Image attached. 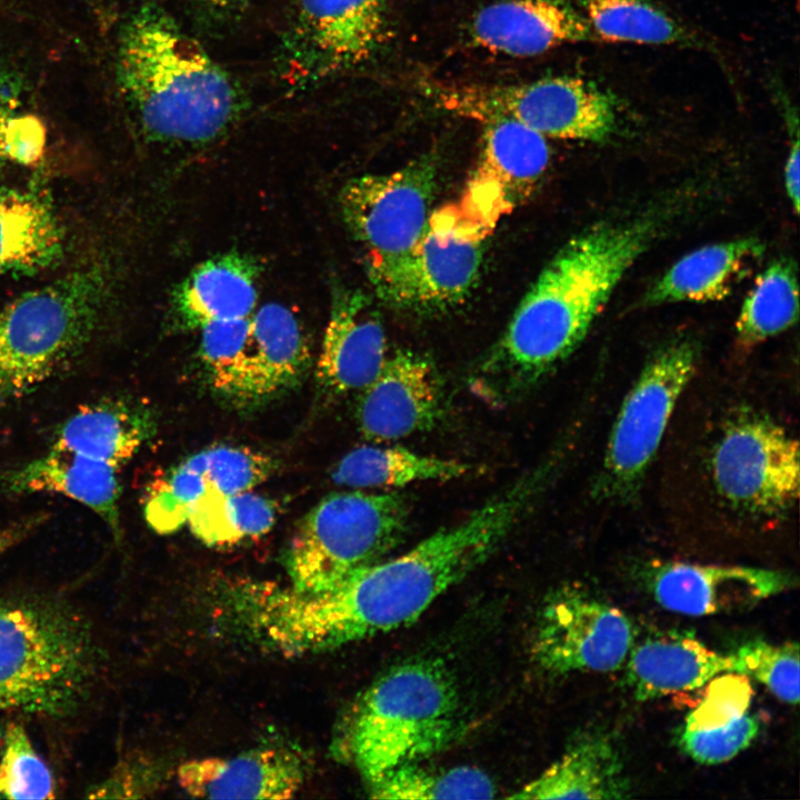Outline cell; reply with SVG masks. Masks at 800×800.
Returning a JSON list of instances; mask_svg holds the SVG:
<instances>
[{
    "instance_id": "cell-1",
    "label": "cell",
    "mask_w": 800,
    "mask_h": 800,
    "mask_svg": "<svg viewBox=\"0 0 800 800\" xmlns=\"http://www.w3.org/2000/svg\"><path fill=\"white\" fill-rule=\"evenodd\" d=\"M552 473L543 461L460 522L320 591L237 578L222 598L227 629L260 649L292 657L404 627L498 550L538 501Z\"/></svg>"
},
{
    "instance_id": "cell-2",
    "label": "cell",
    "mask_w": 800,
    "mask_h": 800,
    "mask_svg": "<svg viewBox=\"0 0 800 800\" xmlns=\"http://www.w3.org/2000/svg\"><path fill=\"white\" fill-rule=\"evenodd\" d=\"M661 227L658 214H646L602 222L569 240L542 269L473 373L472 390L494 403L531 390L583 341Z\"/></svg>"
},
{
    "instance_id": "cell-3",
    "label": "cell",
    "mask_w": 800,
    "mask_h": 800,
    "mask_svg": "<svg viewBox=\"0 0 800 800\" xmlns=\"http://www.w3.org/2000/svg\"><path fill=\"white\" fill-rule=\"evenodd\" d=\"M117 82L151 141L206 144L240 116L231 77L156 3L141 6L121 30Z\"/></svg>"
},
{
    "instance_id": "cell-4",
    "label": "cell",
    "mask_w": 800,
    "mask_h": 800,
    "mask_svg": "<svg viewBox=\"0 0 800 800\" xmlns=\"http://www.w3.org/2000/svg\"><path fill=\"white\" fill-rule=\"evenodd\" d=\"M461 729L460 694L450 671L436 659H412L366 689L342 743L369 788L388 772L442 751Z\"/></svg>"
},
{
    "instance_id": "cell-5",
    "label": "cell",
    "mask_w": 800,
    "mask_h": 800,
    "mask_svg": "<svg viewBox=\"0 0 800 800\" xmlns=\"http://www.w3.org/2000/svg\"><path fill=\"white\" fill-rule=\"evenodd\" d=\"M112 279L106 259L90 260L0 309V406L34 391L89 343Z\"/></svg>"
},
{
    "instance_id": "cell-6",
    "label": "cell",
    "mask_w": 800,
    "mask_h": 800,
    "mask_svg": "<svg viewBox=\"0 0 800 800\" xmlns=\"http://www.w3.org/2000/svg\"><path fill=\"white\" fill-rule=\"evenodd\" d=\"M97 667L91 631L70 608L0 599V712L70 713L89 692Z\"/></svg>"
},
{
    "instance_id": "cell-7",
    "label": "cell",
    "mask_w": 800,
    "mask_h": 800,
    "mask_svg": "<svg viewBox=\"0 0 800 800\" xmlns=\"http://www.w3.org/2000/svg\"><path fill=\"white\" fill-rule=\"evenodd\" d=\"M409 504L394 491L333 492L299 522L284 552L290 586L327 589L384 559L407 534Z\"/></svg>"
},
{
    "instance_id": "cell-8",
    "label": "cell",
    "mask_w": 800,
    "mask_h": 800,
    "mask_svg": "<svg viewBox=\"0 0 800 800\" xmlns=\"http://www.w3.org/2000/svg\"><path fill=\"white\" fill-rule=\"evenodd\" d=\"M446 109L481 123L514 119L546 138L604 142L618 129L617 99L596 83L558 76L517 84H451L433 89Z\"/></svg>"
},
{
    "instance_id": "cell-9",
    "label": "cell",
    "mask_w": 800,
    "mask_h": 800,
    "mask_svg": "<svg viewBox=\"0 0 800 800\" xmlns=\"http://www.w3.org/2000/svg\"><path fill=\"white\" fill-rule=\"evenodd\" d=\"M698 360L699 348L688 338L672 340L650 357L612 426L596 483L598 497L622 502L638 493Z\"/></svg>"
},
{
    "instance_id": "cell-10",
    "label": "cell",
    "mask_w": 800,
    "mask_h": 800,
    "mask_svg": "<svg viewBox=\"0 0 800 800\" xmlns=\"http://www.w3.org/2000/svg\"><path fill=\"white\" fill-rule=\"evenodd\" d=\"M434 191L436 167L427 159L392 172L352 178L341 189V214L363 251L376 291L396 273L423 236Z\"/></svg>"
},
{
    "instance_id": "cell-11",
    "label": "cell",
    "mask_w": 800,
    "mask_h": 800,
    "mask_svg": "<svg viewBox=\"0 0 800 800\" xmlns=\"http://www.w3.org/2000/svg\"><path fill=\"white\" fill-rule=\"evenodd\" d=\"M712 478L720 496L753 514H780L799 497V444L781 426L746 412L729 422L717 442Z\"/></svg>"
},
{
    "instance_id": "cell-12",
    "label": "cell",
    "mask_w": 800,
    "mask_h": 800,
    "mask_svg": "<svg viewBox=\"0 0 800 800\" xmlns=\"http://www.w3.org/2000/svg\"><path fill=\"white\" fill-rule=\"evenodd\" d=\"M492 231L457 203L431 212L428 227L402 266L376 292L388 304L417 312L447 309L474 284L483 244Z\"/></svg>"
},
{
    "instance_id": "cell-13",
    "label": "cell",
    "mask_w": 800,
    "mask_h": 800,
    "mask_svg": "<svg viewBox=\"0 0 800 800\" xmlns=\"http://www.w3.org/2000/svg\"><path fill=\"white\" fill-rule=\"evenodd\" d=\"M534 630L533 657L557 674L616 671L634 643L629 617L579 583L547 597Z\"/></svg>"
},
{
    "instance_id": "cell-14",
    "label": "cell",
    "mask_w": 800,
    "mask_h": 800,
    "mask_svg": "<svg viewBox=\"0 0 800 800\" xmlns=\"http://www.w3.org/2000/svg\"><path fill=\"white\" fill-rule=\"evenodd\" d=\"M482 124L479 159L457 204L493 231L533 193L549 164L550 148L544 136L514 119L498 117Z\"/></svg>"
},
{
    "instance_id": "cell-15",
    "label": "cell",
    "mask_w": 800,
    "mask_h": 800,
    "mask_svg": "<svg viewBox=\"0 0 800 800\" xmlns=\"http://www.w3.org/2000/svg\"><path fill=\"white\" fill-rule=\"evenodd\" d=\"M641 579L661 607L689 616L744 610L796 583L794 577L780 570L678 561L650 562Z\"/></svg>"
},
{
    "instance_id": "cell-16",
    "label": "cell",
    "mask_w": 800,
    "mask_h": 800,
    "mask_svg": "<svg viewBox=\"0 0 800 800\" xmlns=\"http://www.w3.org/2000/svg\"><path fill=\"white\" fill-rule=\"evenodd\" d=\"M443 413L444 389L434 363L409 349L387 358L374 380L360 391L357 404L359 430L374 442L430 430Z\"/></svg>"
},
{
    "instance_id": "cell-17",
    "label": "cell",
    "mask_w": 800,
    "mask_h": 800,
    "mask_svg": "<svg viewBox=\"0 0 800 800\" xmlns=\"http://www.w3.org/2000/svg\"><path fill=\"white\" fill-rule=\"evenodd\" d=\"M387 0H298L291 53L308 73L367 60L382 43Z\"/></svg>"
},
{
    "instance_id": "cell-18",
    "label": "cell",
    "mask_w": 800,
    "mask_h": 800,
    "mask_svg": "<svg viewBox=\"0 0 800 800\" xmlns=\"http://www.w3.org/2000/svg\"><path fill=\"white\" fill-rule=\"evenodd\" d=\"M381 317L368 296L338 288L317 361L318 382L340 396L363 390L387 360Z\"/></svg>"
},
{
    "instance_id": "cell-19",
    "label": "cell",
    "mask_w": 800,
    "mask_h": 800,
    "mask_svg": "<svg viewBox=\"0 0 800 800\" xmlns=\"http://www.w3.org/2000/svg\"><path fill=\"white\" fill-rule=\"evenodd\" d=\"M306 776L303 757L287 746L192 759L178 768V782L187 793L210 799H290Z\"/></svg>"
},
{
    "instance_id": "cell-20",
    "label": "cell",
    "mask_w": 800,
    "mask_h": 800,
    "mask_svg": "<svg viewBox=\"0 0 800 800\" xmlns=\"http://www.w3.org/2000/svg\"><path fill=\"white\" fill-rule=\"evenodd\" d=\"M471 34L481 47L532 57L556 47L598 41L587 18L563 0H502L481 9Z\"/></svg>"
},
{
    "instance_id": "cell-21",
    "label": "cell",
    "mask_w": 800,
    "mask_h": 800,
    "mask_svg": "<svg viewBox=\"0 0 800 800\" xmlns=\"http://www.w3.org/2000/svg\"><path fill=\"white\" fill-rule=\"evenodd\" d=\"M119 469L72 452L51 449L0 476V494L59 493L97 513L121 536Z\"/></svg>"
},
{
    "instance_id": "cell-22",
    "label": "cell",
    "mask_w": 800,
    "mask_h": 800,
    "mask_svg": "<svg viewBox=\"0 0 800 800\" xmlns=\"http://www.w3.org/2000/svg\"><path fill=\"white\" fill-rule=\"evenodd\" d=\"M309 362L308 343L296 314L280 303L263 304L251 316L236 403L251 406L274 398L301 379Z\"/></svg>"
},
{
    "instance_id": "cell-23",
    "label": "cell",
    "mask_w": 800,
    "mask_h": 800,
    "mask_svg": "<svg viewBox=\"0 0 800 800\" xmlns=\"http://www.w3.org/2000/svg\"><path fill=\"white\" fill-rule=\"evenodd\" d=\"M624 663L626 683L640 701L697 690L716 676L732 672L729 653L716 652L678 632L657 633L633 643Z\"/></svg>"
},
{
    "instance_id": "cell-24",
    "label": "cell",
    "mask_w": 800,
    "mask_h": 800,
    "mask_svg": "<svg viewBox=\"0 0 800 800\" xmlns=\"http://www.w3.org/2000/svg\"><path fill=\"white\" fill-rule=\"evenodd\" d=\"M630 796L624 763L601 729L577 734L563 754L511 799H623Z\"/></svg>"
},
{
    "instance_id": "cell-25",
    "label": "cell",
    "mask_w": 800,
    "mask_h": 800,
    "mask_svg": "<svg viewBox=\"0 0 800 800\" xmlns=\"http://www.w3.org/2000/svg\"><path fill=\"white\" fill-rule=\"evenodd\" d=\"M259 264L239 252L199 263L176 288L171 311L187 329L251 317L258 299Z\"/></svg>"
},
{
    "instance_id": "cell-26",
    "label": "cell",
    "mask_w": 800,
    "mask_h": 800,
    "mask_svg": "<svg viewBox=\"0 0 800 800\" xmlns=\"http://www.w3.org/2000/svg\"><path fill=\"white\" fill-rule=\"evenodd\" d=\"M153 417L143 404L106 398L81 406L56 430L51 449L120 469L152 437Z\"/></svg>"
},
{
    "instance_id": "cell-27",
    "label": "cell",
    "mask_w": 800,
    "mask_h": 800,
    "mask_svg": "<svg viewBox=\"0 0 800 800\" xmlns=\"http://www.w3.org/2000/svg\"><path fill=\"white\" fill-rule=\"evenodd\" d=\"M63 253L64 231L50 196L33 188H0V277L38 273Z\"/></svg>"
},
{
    "instance_id": "cell-28",
    "label": "cell",
    "mask_w": 800,
    "mask_h": 800,
    "mask_svg": "<svg viewBox=\"0 0 800 800\" xmlns=\"http://www.w3.org/2000/svg\"><path fill=\"white\" fill-rule=\"evenodd\" d=\"M763 251V243L756 237L696 249L674 262L649 288L643 303L651 307L721 300L747 276Z\"/></svg>"
},
{
    "instance_id": "cell-29",
    "label": "cell",
    "mask_w": 800,
    "mask_h": 800,
    "mask_svg": "<svg viewBox=\"0 0 800 800\" xmlns=\"http://www.w3.org/2000/svg\"><path fill=\"white\" fill-rule=\"evenodd\" d=\"M471 466L451 459L414 452L398 446H361L344 454L331 478L353 489H398L420 481L458 479Z\"/></svg>"
},
{
    "instance_id": "cell-30",
    "label": "cell",
    "mask_w": 800,
    "mask_h": 800,
    "mask_svg": "<svg viewBox=\"0 0 800 800\" xmlns=\"http://www.w3.org/2000/svg\"><path fill=\"white\" fill-rule=\"evenodd\" d=\"M598 41L701 47V40L651 0H581Z\"/></svg>"
},
{
    "instance_id": "cell-31",
    "label": "cell",
    "mask_w": 800,
    "mask_h": 800,
    "mask_svg": "<svg viewBox=\"0 0 800 800\" xmlns=\"http://www.w3.org/2000/svg\"><path fill=\"white\" fill-rule=\"evenodd\" d=\"M799 317L797 268L791 259L772 261L756 279L736 323L739 342L751 347L792 327Z\"/></svg>"
},
{
    "instance_id": "cell-32",
    "label": "cell",
    "mask_w": 800,
    "mask_h": 800,
    "mask_svg": "<svg viewBox=\"0 0 800 800\" xmlns=\"http://www.w3.org/2000/svg\"><path fill=\"white\" fill-rule=\"evenodd\" d=\"M276 502L248 491H208L193 507L188 524L208 546H230L267 533L274 524Z\"/></svg>"
},
{
    "instance_id": "cell-33",
    "label": "cell",
    "mask_w": 800,
    "mask_h": 800,
    "mask_svg": "<svg viewBox=\"0 0 800 800\" xmlns=\"http://www.w3.org/2000/svg\"><path fill=\"white\" fill-rule=\"evenodd\" d=\"M368 789L374 799H490L496 796L492 779L478 768L432 769L419 762L388 772Z\"/></svg>"
},
{
    "instance_id": "cell-34",
    "label": "cell",
    "mask_w": 800,
    "mask_h": 800,
    "mask_svg": "<svg viewBox=\"0 0 800 800\" xmlns=\"http://www.w3.org/2000/svg\"><path fill=\"white\" fill-rule=\"evenodd\" d=\"M200 357L213 389L233 401L239 386L251 317L213 321L200 329Z\"/></svg>"
},
{
    "instance_id": "cell-35",
    "label": "cell",
    "mask_w": 800,
    "mask_h": 800,
    "mask_svg": "<svg viewBox=\"0 0 800 800\" xmlns=\"http://www.w3.org/2000/svg\"><path fill=\"white\" fill-rule=\"evenodd\" d=\"M729 654L732 672L756 679L781 701L798 703L800 664L797 642L773 644L750 640Z\"/></svg>"
},
{
    "instance_id": "cell-36",
    "label": "cell",
    "mask_w": 800,
    "mask_h": 800,
    "mask_svg": "<svg viewBox=\"0 0 800 800\" xmlns=\"http://www.w3.org/2000/svg\"><path fill=\"white\" fill-rule=\"evenodd\" d=\"M54 780L20 723H9L0 757V798L52 799Z\"/></svg>"
},
{
    "instance_id": "cell-37",
    "label": "cell",
    "mask_w": 800,
    "mask_h": 800,
    "mask_svg": "<svg viewBox=\"0 0 800 800\" xmlns=\"http://www.w3.org/2000/svg\"><path fill=\"white\" fill-rule=\"evenodd\" d=\"M760 731V723L748 712L723 727L693 730L684 727L676 731L678 748L699 763L726 762L748 748Z\"/></svg>"
},
{
    "instance_id": "cell-38",
    "label": "cell",
    "mask_w": 800,
    "mask_h": 800,
    "mask_svg": "<svg viewBox=\"0 0 800 800\" xmlns=\"http://www.w3.org/2000/svg\"><path fill=\"white\" fill-rule=\"evenodd\" d=\"M707 684L701 701L687 714L682 727L693 730L719 728L747 712L752 698L748 677L724 672Z\"/></svg>"
},
{
    "instance_id": "cell-39",
    "label": "cell",
    "mask_w": 800,
    "mask_h": 800,
    "mask_svg": "<svg viewBox=\"0 0 800 800\" xmlns=\"http://www.w3.org/2000/svg\"><path fill=\"white\" fill-rule=\"evenodd\" d=\"M46 144L43 123L33 114H14L7 132L9 162L24 166L36 164L42 157Z\"/></svg>"
},
{
    "instance_id": "cell-40",
    "label": "cell",
    "mask_w": 800,
    "mask_h": 800,
    "mask_svg": "<svg viewBox=\"0 0 800 800\" xmlns=\"http://www.w3.org/2000/svg\"><path fill=\"white\" fill-rule=\"evenodd\" d=\"M157 781L151 766L139 760L124 761L97 786L89 798H130L141 797L152 789Z\"/></svg>"
},
{
    "instance_id": "cell-41",
    "label": "cell",
    "mask_w": 800,
    "mask_h": 800,
    "mask_svg": "<svg viewBox=\"0 0 800 800\" xmlns=\"http://www.w3.org/2000/svg\"><path fill=\"white\" fill-rule=\"evenodd\" d=\"M780 104L783 107L786 122L790 133V147L784 163V188L787 196L793 207L796 213L799 211L800 198V151H799V127L797 110L790 106V102L782 94L779 96Z\"/></svg>"
},
{
    "instance_id": "cell-42",
    "label": "cell",
    "mask_w": 800,
    "mask_h": 800,
    "mask_svg": "<svg viewBox=\"0 0 800 800\" xmlns=\"http://www.w3.org/2000/svg\"><path fill=\"white\" fill-rule=\"evenodd\" d=\"M17 86L0 76V170L9 162L7 153V132L11 118L18 107Z\"/></svg>"
},
{
    "instance_id": "cell-43",
    "label": "cell",
    "mask_w": 800,
    "mask_h": 800,
    "mask_svg": "<svg viewBox=\"0 0 800 800\" xmlns=\"http://www.w3.org/2000/svg\"><path fill=\"white\" fill-rule=\"evenodd\" d=\"M47 517L48 514L44 512L36 513L4 527H0V558L32 533L44 522Z\"/></svg>"
},
{
    "instance_id": "cell-44",
    "label": "cell",
    "mask_w": 800,
    "mask_h": 800,
    "mask_svg": "<svg viewBox=\"0 0 800 800\" xmlns=\"http://www.w3.org/2000/svg\"><path fill=\"white\" fill-rule=\"evenodd\" d=\"M196 8L213 17L229 14L240 7L242 0H188Z\"/></svg>"
}]
</instances>
